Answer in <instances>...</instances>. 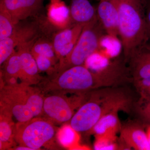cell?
Segmentation results:
<instances>
[{
	"instance_id": "cell-20",
	"label": "cell",
	"mask_w": 150,
	"mask_h": 150,
	"mask_svg": "<svg viewBox=\"0 0 150 150\" xmlns=\"http://www.w3.org/2000/svg\"><path fill=\"white\" fill-rule=\"evenodd\" d=\"M33 56L41 55L51 59L56 67V62L58 61L55 54L53 42L47 38L41 36L38 38L31 48Z\"/></svg>"
},
{
	"instance_id": "cell-18",
	"label": "cell",
	"mask_w": 150,
	"mask_h": 150,
	"mask_svg": "<svg viewBox=\"0 0 150 150\" xmlns=\"http://www.w3.org/2000/svg\"><path fill=\"white\" fill-rule=\"evenodd\" d=\"M49 20L55 25L67 27L71 21L70 10L60 0H51L48 9Z\"/></svg>"
},
{
	"instance_id": "cell-7",
	"label": "cell",
	"mask_w": 150,
	"mask_h": 150,
	"mask_svg": "<svg viewBox=\"0 0 150 150\" xmlns=\"http://www.w3.org/2000/svg\"><path fill=\"white\" fill-rule=\"evenodd\" d=\"M16 25L11 35L0 40V65L1 66L12 55L15 48L40 37L41 27L38 22Z\"/></svg>"
},
{
	"instance_id": "cell-26",
	"label": "cell",
	"mask_w": 150,
	"mask_h": 150,
	"mask_svg": "<svg viewBox=\"0 0 150 150\" xmlns=\"http://www.w3.org/2000/svg\"><path fill=\"white\" fill-rule=\"evenodd\" d=\"M146 24L148 40L146 43L150 44V2L147 3L146 12Z\"/></svg>"
},
{
	"instance_id": "cell-14",
	"label": "cell",
	"mask_w": 150,
	"mask_h": 150,
	"mask_svg": "<svg viewBox=\"0 0 150 150\" xmlns=\"http://www.w3.org/2000/svg\"><path fill=\"white\" fill-rule=\"evenodd\" d=\"M71 21L74 24H86L97 16L96 10L88 0H72L70 8Z\"/></svg>"
},
{
	"instance_id": "cell-9",
	"label": "cell",
	"mask_w": 150,
	"mask_h": 150,
	"mask_svg": "<svg viewBox=\"0 0 150 150\" xmlns=\"http://www.w3.org/2000/svg\"><path fill=\"white\" fill-rule=\"evenodd\" d=\"M86 24H74L56 33L52 39L59 62L68 55L74 47Z\"/></svg>"
},
{
	"instance_id": "cell-15",
	"label": "cell",
	"mask_w": 150,
	"mask_h": 150,
	"mask_svg": "<svg viewBox=\"0 0 150 150\" xmlns=\"http://www.w3.org/2000/svg\"><path fill=\"white\" fill-rule=\"evenodd\" d=\"M1 72V84L16 85L21 83V65L18 51H15L3 64ZM21 82V81H20Z\"/></svg>"
},
{
	"instance_id": "cell-21",
	"label": "cell",
	"mask_w": 150,
	"mask_h": 150,
	"mask_svg": "<svg viewBox=\"0 0 150 150\" xmlns=\"http://www.w3.org/2000/svg\"><path fill=\"white\" fill-rule=\"evenodd\" d=\"M15 26L11 14L0 4V40L9 37L13 32Z\"/></svg>"
},
{
	"instance_id": "cell-22",
	"label": "cell",
	"mask_w": 150,
	"mask_h": 150,
	"mask_svg": "<svg viewBox=\"0 0 150 150\" xmlns=\"http://www.w3.org/2000/svg\"><path fill=\"white\" fill-rule=\"evenodd\" d=\"M116 139V136H96L94 149L99 150L117 149Z\"/></svg>"
},
{
	"instance_id": "cell-29",
	"label": "cell",
	"mask_w": 150,
	"mask_h": 150,
	"mask_svg": "<svg viewBox=\"0 0 150 150\" xmlns=\"http://www.w3.org/2000/svg\"><path fill=\"white\" fill-rule=\"evenodd\" d=\"M96 1H100V0H96Z\"/></svg>"
},
{
	"instance_id": "cell-25",
	"label": "cell",
	"mask_w": 150,
	"mask_h": 150,
	"mask_svg": "<svg viewBox=\"0 0 150 150\" xmlns=\"http://www.w3.org/2000/svg\"><path fill=\"white\" fill-rule=\"evenodd\" d=\"M145 100L146 103L141 107L140 113L145 121L150 123V100Z\"/></svg>"
},
{
	"instance_id": "cell-23",
	"label": "cell",
	"mask_w": 150,
	"mask_h": 150,
	"mask_svg": "<svg viewBox=\"0 0 150 150\" xmlns=\"http://www.w3.org/2000/svg\"><path fill=\"white\" fill-rule=\"evenodd\" d=\"M33 56L36 61L39 71L45 72L49 76L54 74L55 71V66L51 59L41 55Z\"/></svg>"
},
{
	"instance_id": "cell-6",
	"label": "cell",
	"mask_w": 150,
	"mask_h": 150,
	"mask_svg": "<svg viewBox=\"0 0 150 150\" xmlns=\"http://www.w3.org/2000/svg\"><path fill=\"white\" fill-rule=\"evenodd\" d=\"M44 96L43 112L40 116L55 124L70 122L75 112L87 100L86 93H48Z\"/></svg>"
},
{
	"instance_id": "cell-8",
	"label": "cell",
	"mask_w": 150,
	"mask_h": 150,
	"mask_svg": "<svg viewBox=\"0 0 150 150\" xmlns=\"http://www.w3.org/2000/svg\"><path fill=\"white\" fill-rule=\"evenodd\" d=\"M37 38L17 47V51L21 62V83L27 85L39 84L44 79L39 74L40 71L38 68L35 58L31 51L33 44Z\"/></svg>"
},
{
	"instance_id": "cell-31",
	"label": "cell",
	"mask_w": 150,
	"mask_h": 150,
	"mask_svg": "<svg viewBox=\"0 0 150 150\" xmlns=\"http://www.w3.org/2000/svg\"></svg>"
},
{
	"instance_id": "cell-27",
	"label": "cell",
	"mask_w": 150,
	"mask_h": 150,
	"mask_svg": "<svg viewBox=\"0 0 150 150\" xmlns=\"http://www.w3.org/2000/svg\"><path fill=\"white\" fill-rule=\"evenodd\" d=\"M12 149H14L13 150H33L31 148L28 147L20 146V145H19L18 146L16 147L12 148Z\"/></svg>"
},
{
	"instance_id": "cell-30",
	"label": "cell",
	"mask_w": 150,
	"mask_h": 150,
	"mask_svg": "<svg viewBox=\"0 0 150 150\" xmlns=\"http://www.w3.org/2000/svg\"><path fill=\"white\" fill-rule=\"evenodd\" d=\"M148 1H149V2H150V0H149Z\"/></svg>"
},
{
	"instance_id": "cell-10",
	"label": "cell",
	"mask_w": 150,
	"mask_h": 150,
	"mask_svg": "<svg viewBox=\"0 0 150 150\" xmlns=\"http://www.w3.org/2000/svg\"><path fill=\"white\" fill-rule=\"evenodd\" d=\"M43 0H0L11 14L15 25L30 17L37 16L43 6Z\"/></svg>"
},
{
	"instance_id": "cell-4",
	"label": "cell",
	"mask_w": 150,
	"mask_h": 150,
	"mask_svg": "<svg viewBox=\"0 0 150 150\" xmlns=\"http://www.w3.org/2000/svg\"><path fill=\"white\" fill-rule=\"evenodd\" d=\"M104 31L97 17L86 24L74 47L65 58L58 62L54 74L75 66L84 65L87 60L99 49Z\"/></svg>"
},
{
	"instance_id": "cell-19",
	"label": "cell",
	"mask_w": 150,
	"mask_h": 150,
	"mask_svg": "<svg viewBox=\"0 0 150 150\" xmlns=\"http://www.w3.org/2000/svg\"><path fill=\"white\" fill-rule=\"evenodd\" d=\"M78 133L70 124H65L58 130L56 138L59 144L65 148L70 149H87L79 145L80 137Z\"/></svg>"
},
{
	"instance_id": "cell-1",
	"label": "cell",
	"mask_w": 150,
	"mask_h": 150,
	"mask_svg": "<svg viewBox=\"0 0 150 150\" xmlns=\"http://www.w3.org/2000/svg\"><path fill=\"white\" fill-rule=\"evenodd\" d=\"M121 69L112 65L101 70L91 71L85 65L75 66L50 76L39 84L43 94H84L93 90L108 87L124 79Z\"/></svg>"
},
{
	"instance_id": "cell-5",
	"label": "cell",
	"mask_w": 150,
	"mask_h": 150,
	"mask_svg": "<svg viewBox=\"0 0 150 150\" xmlns=\"http://www.w3.org/2000/svg\"><path fill=\"white\" fill-rule=\"evenodd\" d=\"M57 131L54 123L42 116H37L16 123L15 140L20 146L39 150L50 146L56 137Z\"/></svg>"
},
{
	"instance_id": "cell-28",
	"label": "cell",
	"mask_w": 150,
	"mask_h": 150,
	"mask_svg": "<svg viewBox=\"0 0 150 150\" xmlns=\"http://www.w3.org/2000/svg\"><path fill=\"white\" fill-rule=\"evenodd\" d=\"M147 136L148 141H149V143L150 145V125L148 127L147 129L146 132Z\"/></svg>"
},
{
	"instance_id": "cell-2",
	"label": "cell",
	"mask_w": 150,
	"mask_h": 150,
	"mask_svg": "<svg viewBox=\"0 0 150 150\" xmlns=\"http://www.w3.org/2000/svg\"><path fill=\"white\" fill-rule=\"evenodd\" d=\"M118 11L119 35L125 60L147 42L146 0H111Z\"/></svg>"
},
{
	"instance_id": "cell-13",
	"label": "cell",
	"mask_w": 150,
	"mask_h": 150,
	"mask_svg": "<svg viewBox=\"0 0 150 150\" xmlns=\"http://www.w3.org/2000/svg\"><path fill=\"white\" fill-rule=\"evenodd\" d=\"M121 141L128 148L135 150H150L146 133L141 127L129 125L121 129Z\"/></svg>"
},
{
	"instance_id": "cell-17",
	"label": "cell",
	"mask_w": 150,
	"mask_h": 150,
	"mask_svg": "<svg viewBox=\"0 0 150 150\" xmlns=\"http://www.w3.org/2000/svg\"><path fill=\"white\" fill-rule=\"evenodd\" d=\"M13 117L0 113V149H12L16 143L14 138L16 123Z\"/></svg>"
},
{
	"instance_id": "cell-11",
	"label": "cell",
	"mask_w": 150,
	"mask_h": 150,
	"mask_svg": "<svg viewBox=\"0 0 150 150\" xmlns=\"http://www.w3.org/2000/svg\"><path fill=\"white\" fill-rule=\"evenodd\" d=\"M97 16L105 32L112 38L119 35V20L117 8L111 0H100Z\"/></svg>"
},
{
	"instance_id": "cell-24",
	"label": "cell",
	"mask_w": 150,
	"mask_h": 150,
	"mask_svg": "<svg viewBox=\"0 0 150 150\" xmlns=\"http://www.w3.org/2000/svg\"><path fill=\"white\" fill-rule=\"evenodd\" d=\"M136 86L142 98L150 100V78L135 81Z\"/></svg>"
},
{
	"instance_id": "cell-3",
	"label": "cell",
	"mask_w": 150,
	"mask_h": 150,
	"mask_svg": "<svg viewBox=\"0 0 150 150\" xmlns=\"http://www.w3.org/2000/svg\"><path fill=\"white\" fill-rule=\"evenodd\" d=\"M44 97L39 88L1 84L0 113L10 115L17 122H25L41 115Z\"/></svg>"
},
{
	"instance_id": "cell-16",
	"label": "cell",
	"mask_w": 150,
	"mask_h": 150,
	"mask_svg": "<svg viewBox=\"0 0 150 150\" xmlns=\"http://www.w3.org/2000/svg\"><path fill=\"white\" fill-rule=\"evenodd\" d=\"M118 112L113 111L105 115L100 119L91 131L96 136H116L117 133L121 129Z\"/></svg>"
},
{
	"instance_id": "cell-12",
	"label": "cell",
	"mask_w": 150,
	"mask_h": 150,
	"mask_svg": "<svg viewBox=\"0 0 150 150\" xmlns=\"http://www.w3.org/2000/svg\"><path fill=\"white\" fill-rule=\"evenodd\" d=\"M130 71L134 81L150 78V44L147 43L137 48L131 54Z\"/></svg>"
}]
</instances>
